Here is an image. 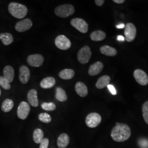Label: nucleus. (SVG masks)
Segmentation results:
<instances>
[{
	"instance_id": "f257e3e1",
	"label": "nucleus",
	"mask_w": 148,
	"mask_h": 148,
	"mask_svg": "<svg viewBox=\"0 0 148 148\" xmlns=\"http://www.w3.org/2000/svg\"><path fill=\"white\" fill-rule=\"evenodd\" d=\"M131 131L130 127L124 123H116L111 131L112 139L117 142H123L130 137Z\"/></svg>"
},
{
	"instance_id": "f03ea898",
	"label": "nucleus",
	"mask_w": 148,
	"mask_h": 148,
	"mask_svg": "<svg viewBox=\"0 0 148 148\" xmlns=\"http://www.w3.org/2000/svg\"><path fill=\"white\" fill-rule=\"evenodd\" d=\"M8 11L12 16L17 19H23L27 13L25 5L16 2H11L8 5Z\"/></svg>"
},
{
	"instance_id": "7ed1b4c3",
	"label": "nucleus",
	"mask_w": 148,
	"mask_h": 148,
	"mask_svg": "<svg viewBox=\"0 0 148 148\" xmlns=\"http://www.w3.org/2000/svg\"><path fill=\"white\" fill-rule=\"evenodd\" d=\"M75 12L74 7L70 4H65L59 5L54 10L56 15L60 18H67L73 15Z\"/></svg>"
},
{
	"instance_id": "20e7f679",
	"label": "nucleus",
	"mask_w": 148,
	"mask_h": 148,
	"mask_svg": "<svg viewBox=\"0 0 148 148\" xmlns=\"http://www.w3.org/2000/svg\"><path fill=\"white\" fill-rule=\"evenodd\" d=\"M92 56L91 50L89 46H85L81 48L77 53V59L79 63L82 64L87 63Z\"/></svg>"
},
{
	"instance_id": "39448f33",
	"label": "nucleus",
	"mask_w": 148,
	"mask_h": 148,
	"mask_svg": "<svg viewBox=\"0 0 148 148\" xmlns=\"http://www.w3.org/2000/svg\"><path fill=\"white\" fill-rule=\"evenodd\" d=\"M55 45L61 50H67L71 47V43L69 38L63 35H59L55 40Z\"/></svg>"
},
{
	"instance_id": "423d86ee",
	"label": "nucleus",
	"mask_w": 148,
	"mask_h": 148,
	"mask_svg": "<svg viewBox=\"0 0 148 148\" xmlns=\"http://www.w3.org/2000/svg\"><path fill=\"white\" fill-rule=\"evenodd\" d=\"M101 121V117L99 114L96 112H92L86 117V123L88 127L95 128L100 124Z\"/></svg>"
},
{
	"instance_id": "0eeeda50",
	"label": "nucleus",
	"mask_w": 148,
	"mask_h": 148,
	"mask_svg": "<svg viewBox=\"0 0 148 148\" xmlns=\"http://www.w3.org/2000/svg\"><path fill=\"white\" fill-rule=\"evenodd\" d=\"M124 34L126 41L128 42H132L136 37L137 34V29L135 25L131 23H127L125 26Z\"/></svg>"
},
{
	"instance_id": "6e6552de",
	"label": "nucleus",
	"mask_w": 148,
	"mask_h": 148,
	"mask_svg": "<svg viewBox=\"0 0 148 148\" xmlns=\"http://www.w3.org/2000/svg\"><path fill=\"white\" fill-rule=\"evenodd\" d=\"M71 25L80 32L85 34L88 30V25L87 22L81 18H74L71 22Z\"/></svg>"
},
{
	"instance_id": "1a4fd4ad",
	"label": "nucleus",
	"mask_w": 148,
	"mask_h": 148,
	"mask_svg": "<svg viewBox=\"0 0 148 148\" xmlns=\"http://www.w3.org/2000/svg\"><path fill=\"white\" fill-rule=\"evenodd\" d=\"M30 111L29 104L25 101H21L17 110L18 117L21 120H25L29 115Z\"/></svg>"
},
{
	"instance_id": "9d476101",
	"label": "nucleus",
	"mask_w": 148,
	"mask_h": 148,
	"mask_svg": "<svg viewBox=\"0 0 148 148\" xmlns=\"http://www.w3.org/2000/svg\"><path fill=\"white\" fill-rule=\"evenodd\" d=\"M44 58L42 55L36 54L30 55L27 58V62L32 67L37 68L42 65Z\"/></svg>"
},
{
	"instance_id": "9b49d317",
	"label": "nucleus",
	"mask_w": 148,
	"mask_h": 148,
	"mask_svg": "<svg viewBox=\"0 0 148 148\" xmlns=\"http://www.w3.org/2000/svg\"><path fill=\"white\" fill-rule=\"evenodd\" d=\"M133 76L136 81L139 85L146 86L148 84V76L145 72L141 69H136L134 73Z\"/></svg>"
},
{
	"instance_id": "f8f14e48",
	"label": "nucleus",
	"mask_w": 148,
	"mask_h": 148,
	"mask_svg": "<svg viewBox=\"0 0 148 148\" xmlns=\"http://www.w3.org/2000/svg\"><path fill=\"white\" fill-rule=\"evenodd\" d=\"M32 26V21L29 19H25L21 21H18L16 24L15 29L19 32H26L29 30Z\"/></svg>"
},
{
	"instance_id": "ddd939ff",
	"label": "nucleus",
	"mask_w": 148,
	"mask_h": 148,
	"mask_svg": "<svg viewBox=\"0 0 148 148\" xmlns=\"http://www.w3.org/2000/svg\"><path fill=\"white\" fill-rule=\"evenodd\" d=\"M30 77V70L27 66L22 65L19 68V79L23 84H26Z\"/></svg>"
},
{
	"instance_id": "4468645a",
	"label": "nucleus",
	"mask_w": 148,
	"mask_h": 148,
	"mask_svg": "<svg viewBox=\"0 0 148 148\" xmlns=\"http://www.w3.org/2000/svg\"><path fill=\"white\" fill-rule=\"evenodd\" d=\"M104 68L103 64L101 62H97L90 66L88 69V74L90 76L98 75L103 70Z\"/></svg>"
},
{
	"instance_id": "2eb2a0df",
	"label": "nucleus",
	"mask_w": 148,
	"mask_h": 148,
	"mask_svg": "<svg viewBox=\"0 0 148 148\" xmlns=\"http://www.w3.org/2000/svg\"><path fill=\"white\" fill-rule=\"evenodd\" d=\"M27 100L29 103L34 107H37L38 106V101L37 99V92L34 89L30 90L27 93Z\"/></svg>"
},
{
	"instance_id": "dca6fc26",
	"label": "nucleus",
	"mask_w": 148,
	"mask_h": 148,
	"mask_svg": "<svg viewBox=\"0 0 148 148\" xmlns=\"http://www.w3.org/2000/svg\"><path fill=\"white\" fill-rule=\"evenodd\" d=\"M76 93L81 97H85L88 95V88L86 85L82 82H77L75 85Z\"/></svg>"
},
{
	"instance_id": "f3484780",
	"label": "nucleus",
	"mask_w": 148,
	"mask_h": 148,
	"mask_svg": "<svg viewBox=\"0 0 148 148\" xmlns=\"http://www.w3.org/2000/svg\"><path fill=\"white\" fill-rule=\"evenodd\" d=\"M3 76L8 81L11 83L13 82L14 78V70L12 66L10 65H7L5 67L3 71Z\"/></svg>"
},
{
	"instance_id": "a211bd4d",
	"label": "nucleus",
	"mask_w": 148,
	"mask_h": 148,
	"mask_svg": "<svg viewBox=\"0 0 148 148\" xmlns=\"http://www.w3.org/2000/svg\"><path fill=\"white\" fill-rule=\"evenodd\" d=\"M70 139L68 134L62 133L59 136L57 140V145L59 148H66L69 144Z\"/></svg>"
},
{
	"instance_id": "6ab92c4d",
	"label": "nucleus",
	"mask_w": 148,
	"mask_h": 148,
	"mask_svg": "<svg viewBox=\"0 0 148 148\" xmlns=\"http://www.w3.org/2000/svg\"><path fill=\"white\" fill-rule=\"evenodd\" d=\"M110 81V77L108 75H104L99 77L97 81L95 86L98 89H102L109 85Z\"/></svg>"
},
{
	"instance_id": "aec40b11",
	"label": "nucleus",
	"mask_w": 148,
	"mask_h": 148,
	"mask_svg": "<svg viewBox=\"0 0 148 148\" xmlns=\"http://www.w3.org/2000/svg\"><path fill=\"white\" fill-rule=\"evenodd\" d=\"M90 39L92 41L98 42L104 40L106 37V34L101 30H96L92 32L90 35Z\"/></svg>"
},
{
	"instance_id": "412c9836",
	"label": "nucleus",
	"mask_w": 148,
	"mask_h": 148,
	"mask_svg": "<svg viewBox=\"0 0 148 148\" xmlns=\"http://www.w3.org/2000/svg\"><path fill=\"white\" fill-rule=\"evenodd\" d=\"M56 84V80L52 77H46L41 81L40 86L44 89H48L53 87Z\"/></svg>"
},
{
	"instance_id": "4be33fe9",
	"label": "nucleus",
	"mask_w": 148,
	"mask_h": 148,
	"mask_svg": "<svg viewBox=\"0 0 148 148\" xmlns=\"http://www.w3.org/2000/svg\"><path fill=\"white\" fill-rule=\"evenodd\" d=\"M0 40L4 45L8 46L12 43L14 39L12 35L10 33L3 32L0 34Z\"/></svg>"
},
{
	"instance_id": "5701e85b",
	"label": "nucleus",
	"mask_w": 148,
	"mask_h": 148,
	"mask_svg": "<svg viewBox=\"0 0 148 148\" xmlns=\"http://www.w3.org/2000/svg\"><path fill=\"white\" fill-rule=\"evenodd\" d=\"M101 53L104 55L109 57L115 56L117 53L116 49L109 46H104L100 48Z\"/></svg>"
},
{
	"instance_id": "b1692460",
	"label": "nucleus",
	"mask_w": 148,
	"mask_h": 148,
	"mask_svg": "<svg viewBox=\"0 0 148 148\" xmlns=\"http://www.w3.org/2000/svg\"><path fill=\"white\" fill-rule=\"evenodd\" d=\"M74 76L75 71L73 69H64L59 73V77L63 79H71L74 77Z\"/></svg>"
},
{
	"instance_id": "393cba45",
	"label": "nucleus",
	"mask_w": 148,
	"mask_h": 148,
	"mask_svg": "<svg viewBox=\"0 0 148 148\" xmlns=\"http://www.w3.org/2000/svg\"><path fill=\"white\" fill-rule=\"evenodd\" d=\"M56 90V98L58 101H65L68 99V96L65 90L60 87H57Z\"/></svg>"
},
{
	"instance_id": "a878e982",
	"label": "nucleus",
	"mask_w": 148,
	"mask_h": 148,
	"mask_svg": "<svg viewBox=\"0 0 148 148\" xmlns=\"http://www.w3.org/2000/svg\"><path fill=\"white\" fill-rule=\"evenodd\" d=\"M14 106V102L10 99H7L2 103L1 106L2 110L5 112H8L11 111Z\"/></svg>"
},
{
	"instance_id": "bb28decb",
	"label": "nucleus",
	"mask_w": 148,
	"mask_h": 148,
	"mask_svg": "<svg viewBox=\"0 0 148 148\" xmlns=\"http://www.w3.org/2000/svg\"><path fill=\"white\" fill-rule=\"evenodd\" d=\"M43 132L40 128L36 129L33 133V139L36 143H41L43 139Z\"/></svg>"
},
{
	"instance_id": "cd10ccee",
	"label": "nucleus",
	"mask_w": 148,
	"mask_h": 148,
	"mask_svg": "<svg viewBox=\"0 0 148 148\" xmlns=\"http://www.w3.org/2000/svg\"><path fill=\"white\" fill-rule=\"evenodd\" d=\"M41 108L46 111H54L56 109V106L53 102L43 103Z\"/></svg>"
},
{
	"instance_id": "c85d7f7f",
	"label": "nucleus",
	"mask_w": 148,
	"mask_h": 148,
	"mask_svg": "<svg viewBox=\"0 0 148 148\" xmlns=\"http://www.w3.org/2000/svg\"><path fill=\"white\" fill-rule=\"evenodd\" d=\"M0 86L5 90L11 89V86L10 83L4 76H0Z\"/></svg>"
},
{
	"instance_id": "c756f323",
	"label": "nucleus",
	"mask_w": 148,
	"mask_h": 148,
	"mask_svg": "<svg viewBox=\"0 0 148 148\" xmlns=\"http://www.w3.org/2000/svg\"><path fill=\"white\" fill-rule=\"evenodd\" d=\"M38 119L44 123H49L51 121V117L47 113H41L38 115Z\"/></svg>"
},
{
	"instance_id": "7c9ffc66",
	"label": "nucleus",
	"mask_w": 148,
	"mask_h": 148,
	"mask_svg": "<svg viewBox=\"0 0 148 148\" xmlns=\"http://www.w3.org/2000/svg\"><path fill=\"white\" fill-rule=\"evenodd\" d=\"M143 116L145 122L148 125V101H145L142 106Z\"/></svg>"
},
{
	"instance_id": "2f4dec72",
	"label": "nucleus",
	"mask_w": 148,
	"mask_h": 148,
	"mask_svg": "<svg viewBox=\"0 0 148 148\" xmlns=\"http://www.w3.org/2000/svg\"><path fill=\"white\" fill-rule=\"evenodd\" d=\"M138 144L141 148H148V140L147 139H140L139 140Z\"/></svg>"
},
{
	"instance_id": "473e14b6",
	"label": "nucleus",
	"mask_w": 148,
	"mask_h": 148,
	"mask_svg": "<svg viewBox=\"0 0 148 148\" xmlns=\"http://www.w3.org/2000/svg\"><path fill=\"white\" fill-rule=\"evenodd\" d=\"M49 144V140L47 138L43 139L42 142L40 143V148H48Z\"/></svg>"
},
{
	"instance_id": "72a5a7b5",
	"label": "nucleus",
	"mask_w": 148,
	"mask_h": 148,
	"mask_svg": "<svg viewBox=\"0 0 148 148\" xmlns=\"http://www.w3.org/2000/svg\"><path fill=\"white\" fill-rule=\"evenodd\" d=\"M107 87H108V88L109 89V91L110 92V93L112 95H116V90L114 86L111 85H108L107 86Z\"/></svg>"
},
{
	"instance_id": "f704fd0d",
	"label": "nucleus",
	"mask_w": 148,
	"mask_h": 148,
	"mask_svg": "<svg viewBox=\"0 0 148 148\" xmlns=\"http://www.w3.org/2000/svg\"><path fill=\"white\" fill-rule=\"evenodd\" d=\"M104 2H105V1L104 0H95V4L99 7L103 5Z\"/></svg>"
},
{
	"instance_id": "c9c22d12",
	"label": "nucleus",
	"mask_w": 148,
	"mask_h": 148,
	"mask_svg": "<svg viewBox=\"0 0 148 148\" xmlns=\"http://www.w3.org/2000/svg\"><path fill=\"white\" fill-rule=\"evenodd\" d=\"M117 40L119 41H120V42H123L125 40V38L123 36H122L121 35H119L117 36Z\"/></svg>"
},
{
	"instance_id": "e433bc0d",
	"label": "nucleus",
	"mask_w": 148,
	"mask_h": 148,
	"mask_svg": "<svg viewBox=\"0 0 148 148\" xmlns=\"http://www.w3.org/2000/svg\"><path fill=\"white\" fill-rule=\"evenodd\" d=\"M113 2L117 4H122V3H123L125 2V0H113Z\"/></svg>"
},
{
	"instance_id": "4c0bfd02",
	"label": "nucleus",
	"mask_w": 148,
	"mask_h": 148,
	"mask_svg": "<svg viewBox=\"0 0 148 148\" xmlns=\"http://www.w3.org/2000/svg\"><path fill=\"white\" fill-rule=\"evenodd\" d=\"M116 27L117 29H123V28H124L125 27V25L123 24H119L118 25H116Z\"/></svg>"
},
{
	"instance_id": "58836bf2",
	"label": "nucleus",
	"mask_w": 148,
	"mask_h": 148,
	"mask_svg": "<svg viewBox=\"0 0 148 148\" xmlns=\"http://www.w3.org/2000/svg\"><path fill=\"white\" fill-rule=\"evenodd\" d=\"M1 89H0V96H1Z\"/></svg>"
}]
</instances>
